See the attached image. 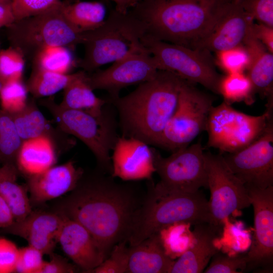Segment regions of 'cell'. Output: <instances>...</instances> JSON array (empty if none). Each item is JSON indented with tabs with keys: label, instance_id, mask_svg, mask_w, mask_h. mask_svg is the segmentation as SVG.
<instances>
[{
	"label": "cell",
	"instance_id": "cell-1",
	"mask_svg": "<svg viewBox=\"0 0 273 273\" xmlns=\"http://www.w3.org/2000/svg\"><path fill=\"white\" fill-rule=\"evenodd\" d=\"M111 175L84 172L58 212L82 225L91 235L104 260L115 245L127 240L133 215L141 203L129 184Z\"/></svg>",
	"mask_w": 273,
	"mask_h": 273
},
{
	"label": "cell",
	"instance_id": "cell-2",
	"mask_svg": "<svg viewBox=\"0 0 273 273\" xmlns=\"http://www.w3.org/2000/svg\"><path fill=\"white\" fill-rule=\"evenodd\" d=\"M236 0H142L129 10L155 39L194 49Z\"/></svg>",
	"mask_w": 273,
	"mask_h": 273
},
{
	"label": "cell",
	"instance_id": "cell-3",
	"mask_svg": "<svg viewBox=\"0 0 273 273\" xmlns=\"http://www.w3.org/2000/svg\"><path fill=\"white\" fill-rule=\"evenodd\" d=\"M185 81L173 72L158 70L129 94L108 101L116 110L121 136L157 147Z\"/></svg>",
	"mask_w": 273,
	"mask_h": 273
},
{
	"label": "cell",
	"instance_id": "cell-4",
	"mask_svg": "<svg viewBox=\"0 0 273 273\" xmlns=\"http://www.w3.org/2000/svg\"><path fill=\"white\" fill-rule=\"evenodd\" d=\"M148 180L147 194L132 220L127 238L129 246L173 224L211 223L209 201L201 191H172Z\"/></svg>",
	"mask_w": 273,
	"mask_h": 273
},
{
	"label": "cell",
	"instance_id": "cell-5",
	"mask_svg": "<svg viewBox=\"0 0 273 273\" xmlns=\"http://www.w3.org/2000/svg\"><path fill=\"white\" fill-rule=\"evenodd\" d=\"M145 34L144 24L130 12L123 14L112 8L102 25L85 32L84 55L77 64L85 72H91L145 50L141 39Z\"/></svg>",
	"mask_w": 273,
	"mask_h": 273
},
{
	"label": "cell",
	"instance_id": "cell-6",
	"mask_svg": "<svg viewBox=\"0 0 273 273\" xmlns=\"http://www.w3.org/2000/svg\"><path fill=\"white\" fill-rule=\"evenodd\" d=\"M54 118L59 128L83 143L96 158L99 170L112 173L111 152L119 138L114 107L108 102L102 114L94 115L84 111L64 108L54 98L40 101Z\"/></svg>",
	"mask_w": 273,
	"mask_h": 273
},
{
	"label": "cell",
	"instance_id": "cell-7",
	"mask_svg": "<svg viewBox=\"0 0 273 273\" xmlns=\"http://www.w3.org/2000/svg\"><path fill=\"white\" fill-rule=\"evenodd\" d=\"M62 3L38 15L16 20L7 27L11 46L25 58H32L41 49L53 46L70 49L85 41V32L73 26L65 18Z\"/></svg>",
	"mask_w": 273,
	"mask_h": 273
},
{
	"label": "cell",
	"instance_id": "cell-8",
	"mask_svg": "<svg viewBox=\"0 0 273 273\" xmlns=\"http://www.w3.org/2000/svg\"><path fill=\"white\" fill-rule=\"evenodd\" d=\"M273 122V112L265 110L258 116L238 111L224 102L212 106L206 129L208 141L205 148L219 150L221 154L232 153L257 140Z\"/></svg>",
	"mask_w": 273,
	"mask_h": 273
},
{
	"label": "cell",
	"instance_id": "cell-9",
	"mask_svg": "<svg viewBox=\"0 0 273 273\" xmlns=\"http://www.w3.org/2000/svg\"><path fill=\"white\" fill-rule=\"evenodd\" d=\"M141 42L155 59L159 70L173 72L193 84L198 83L219 94L221 77L214 58L206 50L159 40L145 35Z\"/></svg>",
	"mask_w": 273,
	"mask_h": 273
},
{
	"label": "cell",
	"instance_id": "cell-10",
	"mask_svg": "<svg viewBox=\"0 0 273 273\" xmlns=\"http://www.w3.org/2000/svg\"><path fill=\"white\" fill-rule=\"evenodd\" d=\"M213 99L185 81L176 107L158 143V147L171 152L188 146L206 129Z\"/></svg>",
	"mask_w": 273,
	"mask_h": 273
},
{
	"label": "cell",
	"instance_id": "cell-11",
	"mask_svg": "<svg viewBox=\"0 0 273 273\" xmlns=\"http://www.w3.org/2000/svg\"><path fill=\"white\" fill-rule=\"evenodd\" d=\"M153 153L155 172L160 178L159 183L167 189L192 193L202 187L208 188L201 140L172 152L167 157L154 148Z\"/></svg>",
	"mask_w": 273,
	"mask_h": 273
},
{
	"label": "cell",
	"instance_id": "cell-12",
	"mask_svg": "<svg viewBox=\"0 0 273 273\" xmlns=\"http://www.w3.org/2000/svg\"><path fill=\"white\" fill-rule=\"evenodd\" d=\"M211 224L219 226L236 210L248 207L250 199L245 185L234 174L222 155L205 152Z\"/></svg>",
	"mask_w": 273,
	"mask_h": 273
},
{
	"label": "cell",
	"instance_id": "cell-13",
	"mask_svg": "<svg viewBox=\"0 0 273 273\" xmlns=\"http://www.w3.org/2000/svg\"><path fill=\"white\" fill-rule=\"evenodd\" d=\"M221 154L246 187L265 189L273 186V122L247 147L235 153Z\"/></svg>",
	"mask_w": 273,
	"mask_h": 273
},
{
	"label": "cell",
	"instance_id": "cell-14",
	"mask_svg": "<svg viewBox=\"0 0 273 273\" xmlns=\"http://www.w3.org/2000/svg\"><path fill=\"white\" fill-rule=\"evenodd\" d=\"M158 70L155 59L146 49L114 62L106 69L87 74L86 79L93 90L106 91L107 100L111 101L118 98L124 88L151 79Z\"/></svg>",
	"mask_w": 273,
	"mask_h": 273
},
{
	"label": "cell",
	"instance_id": "cell-15",
	"mask_svg": "<svg viewBox=\"0 0 273 273\" xmlns=\"http://www.w3.org/2000/svg\"><path fill=\"white\" fill-rule=\"evenodd\" d=\"M254 209V234L246 270H270L273 263V186L246 187Z\"/></svg>",
	"mask_w": 273,
	"mask_h": 273
},
{
	"label": "cell",
	"instance_id": "cell-16",
	"mask_svg": "<svg viewBox=\"0 0 273 273\" xmlns=\"http://www.w3.org/2000/svg\"><path fill=\"white\" fill-rule=\"evenodd\" d=\"M111 155L113 177L150 180L155 172L153 148L139 139L119 136Z\"/></svg>",
	"mask_w": 273,
	"mask_h": 273
},
{
	"label": "cell",
	"instance_id": "cell-17",
	"mask_svg": "<svg viewBox=\"0 0 273 273\" xmlns=\"http://www.w3.org/2000/svg\"><path fill=\"white\" fill-rule=\"evenodd\" d=\"M63 220V215L58 212L32 210L25 218L2 231L24 239L28 245L50 255L58 243Z\"/></svg>",
	"mask_w": 273,
	"mask_h": 273
},
{
	"label": "cell",
	"instance_id": "cell-18",
	"mask_svg": "<svg viewBox=\"0 0 273 273\" xmlns=\"http://www.w3.org/2000/svg\"><path fill=\"white\" fill-rule=\"evenodd\" d=\"M84 173L74 162L54 165L39 174L27 177L30 202L38 205L73 191Z\"/></svg>",
	"mask_w": 273,
	"mask_h": 273
},
{
	"label": "cell",
	"instance_id": "cell-19",
	"mask_svg": "<svg viewBox=\"0 0 273 273\" xmlns=\"http://www.w3.org/2000/svg\"><path fill=\"white\" fill-rule=\"evenodd\" d=\"M62 215L64 220L58 243L83 272L89 273L104 260V258L90 233L77 222Z\"/></svg>",
	"mask_w": 273,
	"mask_h": 273
},
{
	"label": "cell",
	"instance_id": "cell-20",
	"mask_svg": "<svg viewBox=\"0 0 273 273\" xmlns=\"http://www.w3.org/2000/svg\"><path fill=\"white\" fill-rule=\"evenodd\" d=\"M255 21L236 0L212 32L197 43L193 49L218 52L243 44Z\"/></svg>",
	"mask_w": 273,
	"mask_h": 273
},
{
	"label": "cell",
	"instance_id": "cell-21",
	"mask_svg": "<svg viewBox=\"0 0 273 273\" xmlns=\"http://www.w3.org/2000/svg\"><path fill=\"white\" fill-rule=\"evenodd\" d=\"M219 226L207 222L195 225L194 245L174 261L169 273L203 272L219 251L215 246Z\"/></svg>",
	"mask_w": 273,
	"mask_h": 273
},
{
	"label": "cell",
	"instance_id": "cell-22",
	"mask_svg": "<svg viewBox=\"0 0 273 273\" xmlns=\"http://www.w3.org/2000/svg\"><path fill=\"white\" fill-rule=\"evenodd\" d=\"M251 27L243 42L250 57L247 74L255 93L267 99L266 109L273 110V54L254 37Z\"/></svg>",
	"mask_w": 273,
	"mask_h": 273
},
{
	"label": "cell",
	"instance_id": "cell-23",
	"mask_svg": "<svg viewBox=\"0 0 273 273\" xmlns=\"http://www.w3.org/2000/svg\"><path fill=\"white\" fill-rule=\"evenodd\" d=\"M22 141L46 136L55 144L58 151L71 149L75 142L60 128L55 129L38 108L33 99L28 101L20 112L11 115Z\"/></svg>",
	"mask_w": 273,
	"mask_h": 273
},
{
	"label": "cell",
	"instance_id": "cell-24",
	"mask_svg": "<svg viewBox=\"0 0 273 273\" xmlns=\"http://www.w3.org/2000/svg\"><path fill=\"white\" fill-rule=\"evenodd\" d=\"M174 261L156 233L128 248L126 273H169Z\"/></svg>",
	"mask_w": 273,
	"mask_h": 273
},
{
	"label": "cell",
	"instance_id": "cell-25",
	"mask_svg": "<svg viewBox=\"0 0 273 273\" xmlns=\"http://www.w3.org/2000/svg\"><path fill=\"white\" fill-rule=\"evenodd\" d=\"M58 150L51 139L39 136L22 141L16 166L27 177L43 172L55 165Z\"/></svg>",
	"mask_w": 273,
	"mask_h": 273
},
{
	"label": "cell",
	"instance_id": "cell-26",
	"mask_svg": "<svg viewBox=\"0 0 273 273\" xmlns=\"http://www.w3.org/2000/svg\"><path fill=\"white\" fill-rule=\"evenodd\" d=\"M87 74L83 70L78 72L77 76L63 89V98L59 104L66 108L99 115L108 102L96 96L87 82Z\"/></svg>",
	"mask_w": 273,
	"mask_h": 273
},
{
	"label": "cell",
	"instance_id": "cell-27",
	"mask_svg": "<svg viewBox=\"0 0 273 273\" xmlns=\"http://www.w3.org/2000/svg\"><path fill=\"white\" fill-rule=\"evenodd\" d=\"M62 11L67 20L81 32L94 30L102 25L106 13L105 5L97 1L63 2Z\"/></svg>",
	"mask_w": 273,
	"mask_h": 273
},
{
	"label": "cell",
	"instance_id": "cell-28",
	"mask_svg": "<svg viewBox=\"0 0 273 273\" xmlns=\"http://www.w3.org/2000/svg\"><path fill=\"white\" fill-rule=\"evenodd\" d=\"M60 74L32 68V71L26 83L28 92L36 98L51 97L64 89L78 75Z\"/></svg>",
	"mask_w": 273,
	"mask_h": 273
},
{
	"label": "cell",
	"instance_id": "cell-29",
	"mask_svg": "<svg viewBox=\"0 0 273 273\" xmlns=\"http://www.w3.org/2000/svg\"><path fill=\"white\" fill-rule=\"evenodd\" d=\"M32 68L60 74H69L75 66L71 49L64 46L43 48L31 58Z\"/></svg>",
	"mask_w": 273,
	"mask_h": 273
},
{
	"label": "cell",
	"instance_id": "cell-30",
	"mask_svg": "<svg viewBox=\"0 0 273 273\" xmlns=\"http://www.w3.org/2000/svg\"><path fill=\"white\" fill-rule=\"evenodd\" d=\"M218 93L223 97V102L230 105L240 102L251 105L254 101L255 94L251 80L244 72L221 76Z\"/></svg>",
	"mask_w": 273,
	"mask_h": 273
},
{
	"label": "cell",
	"instance_id": "cell-31",
	"mask_svg": "<svg viewBox=\"0 0 273 273\" xmlns=\"http://www.w3.org/2000/svg\"><path fill=\"white\" fill-rule=\"evenodd\" d=\"M16 181L6 179L1 181L0 195L10 208L15 221H20L29 214L32 209L27 186L19 185Z\"/></svg>",
	"mask_w": 273,
	"mask_h": 273
},
{
	"label": "cell",
	"instance_id": "cell-32",
	"mask_svg": "<svg viewBox=\"0 0 273 273\" xmlns=\"http://www.w3.org/2000/svg\"><path fill=\"white\" fill-rule=\"evenodd\" d=\"M22 141L11 115L0 109V162L16 165Z\"/></svg>",
	"mask_w": 273,
	"mask_h": 273
},
{
	"label": "cell",
	"instance_id": "cell-33",
	"mask_svg": "<svg viewBox=\"0 0 273 273\" xmlns=\"http://www.w3.org/2000/svg\"><path fill=\"white\" fill-rule=\"evenodd\" d=\"M28 90L23 79L7 82L0 90L2 109L10 115L22 111L28 103Z\"/></svg>",
	"mask_w": 273,
	"mask_h": 273
},
{
	"label": "cell",
	"instance_id": "cell-34",
	"mask_svg": "<svg viewBox=\"0 0 273 273\" xmlns=\"http://www.w3.org/2000/svg\"><path fill=\"white\" fill-rule=\"evenodd\" d=\"M25 57L17 49H0V81L2 84L23 79Z\"/></svg>",
	"mask_w": 273,
	"mask_h": 273
},
{
	"label": "cell",
	"instance_id": "cell-35",
	"mask_svg": "<svg viewBox=\"0 0 273 273\" xmlns=\"http://www.w3.org/2000/svg\"><path fill=\"white\" fill-rule=\"evenodd\" d=\"M215 53V64L226 74L244 72L247 70L250 57L243 44Z\"/></svg>",
	"mask_w": 273,
	"mask_h": 273
},
{
	"label": "cell",
	"instance_id": "cell-36",
	"mask_svg": "<svg viewBox=\"0 0 273 273\" xmlns=\"http://www.w3.org/2000/svg\"><path fill=\"white\" fill-rule=\"evenodd\" d=\"M127 240L115 245L109 256L89 273H126L128 248Z\"/></svg>",
	"mask_w": 273,
	"mask_h": 273
},
{
	"label": "cell",
	"instance_id": "cell-37",
	"mask_svg": "<svg viewBox=\"0 0 273 273\" xmlns=\"http://www.w3.org/2000/svg\"><path fill=\"white\" fill-rule=\"evenodd\" d=\"M247 264L246 255L231 257L218 251L211 258L209 265L203 272L241 273L246 270Z\"/></svg>",
	"mask_w": 273,
	"mask_h": 273
},
{
	"label": "cell",
	"instance_id": "cell-38",
	"mask_svg": "<svg viewBox=\"0 0 273 273\" xmlns=\"http://www.w3.org/2000/svg\"><path fill=\"white\" fill-rule=\"evenodd\" d=\"M61 0H12L15 21L35 16L62 3Z\"/></svg>",
	"mask_w": 273,
	"mask_h": 273
},
{
	"label": "cell",
	"instance_id": "cell-39",
	"mask_svg": "<svg viewBox=\"0 0 273 273\" xmlns=\"http://www.w3.org/2000/svg\"><path fill=\"white\" fill-rule=\"evenodd\" d=\"M43 255L41 251L29 245L19 248L15 272L40 273L45 261Z\"/></svg>",
	"mask_w": 273,
	"mask_h": 273
},
{
	"label": "cell",
	"instance_id": "cell-40",
	"mask_svg": "<svg viewBox=\"0 0 273 273\" xmlns=\"http://www.w3.org/2000/svg\"><path fill=\"white\" fill-rule=\"evenodd\" d=\"M244 11L258 23L273 27V0H240Z\"/></svg>",
	"mask_w": 273,
	"mask_h": 273
},
{
	"label": "cell",
	"instance_id": "cell-41",
	"mask_svg": "<svg viewBox=\"0 0 273 273\" xmlns=\"http://www.w3.org/2000/svg\"><path fill=\"white\" fill-rule=\"evenodd\" d=\"M19 248L12 241L0 237V273L15 272Z\"/></svg>",
	"mask_w": 273,
	"mask_h": 273
},
{
	"label": "cell",
	"instance_id": "cell-42",
	"mask_svg": "<svg viewBox=\"0 0 273 273\" xmlns=\"http://www.w3.org/2000/svg\"><path fill=\"white\" fill-rule=\"evenodd\" d=\"M50 260L44 261L40 273H73L77 271L75 265L68 262L62 256L52 252Z\"/></svg>",
	"mask_w": 273,
	"mask_h": 273
},
{
	"label": "cell",
	"instance_id": "cell-43",
	"mask_svg": "<svg viewBox=\"0 0 273 273\" xmlns=\"http://www.w3.org/2000/svg\"><path fill=\"white\" fill-rule=\"evenodd\" d=\"M251 29L254 37L273 54V27L254 21Z\"/></svg>",
	"mask_w": 273,
	"mask_h": 273
},
{
	"label": "cell",
	"instance_id": "cell-44",
	"mask_svg": "<svg viewBox=\"0 0 273 273\" xmlns=\"http://www.w3.org/2000/svg\"><path fill=\"white\" fill-rule=\"evenodd\" d=\"M15 220L8 205L0 195V229L11 225Z\"/></svg>",
	"mask_w": 273,
	"mask_h": 273
},
{
	"label": "cell",
	"instance_id": "cell-45",
	"mask_svg": "<svg viewBox=\"0 0 273 273\" xmlns=\"http://www.w3.org/2000/svg\"><path fill=\"white\" fill-rule=\"evenodd\" d=\"M15 21L11 4H0V28L7 27Z\"/></svg>",
	"mask_w": 273,
	"mask_h": 273
},
{
	"label": "cell",
	"instance_id": "cell-46",
	"mask_svg": "<svg viewBox=\"0 0 273 273\" xmlns=\"http://www.w3.org/2000/svg\"><path fill=\"white\" fill-rule=\"evenodd\" d=\"M18 170L14 164H5L0 167V182L6 179H17Z\"/></svg>",
	"mask_w": 273,
	"mask_h": 273
},
{
	"label": "cell",
	"instance_id": "cell-47",
	"mask_svg": "<svg viewBox=\"0 0 273 273\" xmlns=\"http://www.w3.org/2000/svg\"><path fill=\"white\" fill-rule=\"evenodd\" d=\"M115 4V9L119 13L125 14L130 8V0H112Z\"/></svg>",
	"mask_w": 273,
	"mask_h": 273
},
{
	"label": "cell",
	"instance_id": "cell-48",
	"mask_svg": "<svg viewBox=\"0 0 273 273\" xmlns=\"http://www.w3.org/2000/svg\"><path fill=\"white\" fill-rule=\"evenodd\" d=\"M141 1L142 0H130V8Z\"/></svg>",
	"mask_w": 273,
	"mask_h": 273
},
{
	"label": "cell",
	"instance_id": "cell-49",
	"mask_svg": "<svg viewBox=\"0 0 273 273\" xmlns=\"http://www.w3.org/2000/svg\"><path fill=\"white\" fill-rule=\"evenodd\" d=\"M12 0H0V4H11Z\"/></svg>",
	"mask_w": 273,
	"mask_h": 273
},
{
	"label": "cell",
	"instance_id": "cell-50",
	"mask_svg": "<svg viewBox=\"0 0 273 273\" xmlns=\"http://www.w3.org/2000/svg\"><path fill=\"white\" fill-rule=\"evenodd\" d=\"M2 86H3V84L1 82V81H0V90L2 87Z\"/></svg>",
	"mask_w": 273,
	"mask_h": 273
}]
</instances>
